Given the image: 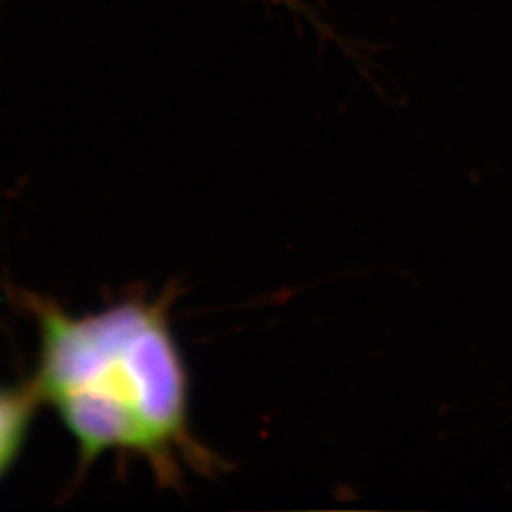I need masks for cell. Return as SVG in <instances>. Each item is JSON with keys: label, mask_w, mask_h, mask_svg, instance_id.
Masks as SVG:
<instances>
[{"label": "cell", "mask_w": 512, "mask_h": 512, "mask_svg": "<svg viewBox=\"0 0 512 512\" xmlns=\"http://www.w3.org/2000/svg\"><path fill=\"white\" fill-rule=\"evenodd\" d=\"M37 325L38 353L27 380L78 452V480L112 454L145 463L156 484L181 488L186 473L222 469L190 423V378L171 327L173 294L131 293L73 315L57 300L14 289Z\"/></svg>", "instance_id": "1"}, {"label": "cell", "mask_w": 512, "mask_h": 512, "mask_svg": "<svg viewBox=\"0 0 512 512\" xmlns=\"http://www.w3.org/2000/svg\"><path fill=\"white\" fill-rule=\"evenodd\" d=\"M38 408L27 382L0 385V480L16 465Z\"/></svg>", "instance_id": "2"}]
</instances>
